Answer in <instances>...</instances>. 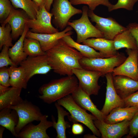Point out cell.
Listing matches in <instances>:
<instances>
[{
    "mask_svg": "<svg viewBox=\"0 0 138 138\" xmlns=\"http://www.w3.org/2000/svg\"><path fill=\"white\" fill-rule=\"evenodd\" d=\"M9 47L3 46L0 53V68L8 65L17 66L12 61L10 57L8 51Z\"/></svg>",
    "mask_w": 138,
    "mask_h": 138,
    "instance_id": "obj_35",
    "label": "cell"
},
{
    "mask_svg": "<svg viewBox=\"0 0 138 138\" xmlns=\"http://www.w3.org/2000/svg\"><path fill=\"white\" fill-rule=\"evenodd\" d=\"M95 134L91 135L90 134H87L85 135L84 136V137L85 138H99Z\"/></svg>",
    "mask_w": 138,
    "mask_h": 138,
    "instance_id": "obj_43",
    "label": "cell"
},
{
    "mask_svg": "<svg viewBox=\"0 0 138 138\" xmlns=\"http://www.w3.org/2000/svg\"><path fill=\"white\" fill-rule=\"evenodd\" d=\"M29 18L23 10L14 9L7 18L1 24H8L11 29L13 39L16 40L23 33L27 19Z\"/></svg>",
    "mask_w": 138,
    "mask_h": 138,
    "instance_id": "obj_18",
    "label": "cell"
},
{
    "mask_svg": "<svg viewBox=\"0 0 138 138\" xmlns=\"http://www.w3.org/2000/svg\"><path fill=\"white\" fill-rule=\"evenodd\" d=\"M8 68L4 67L0 68V84L7 87L10 86Z\"/></svg>",
    "mask_w": 138,
    "mask_h": 138,
    "instance_id": "obj_37",
    "label": "cell"
},
{
    "mask_svg": "<svg viewBox=\"0 0 138 138\" xmlns=\"http://www.w3.org/2000/svg\"><path fill=\"white\" fill-rule=\"evenodd\" d=\"M126 28L134 38L138 49V23L136 22L130 23Z\"/></svg>",
    "mask_w": 138,
    "mask_h": 138,
    "instance_id": "obj_39",
    "label": "cell"
},
{
    "mask_svg": "<svg viewBox=\"0 0 138 138\" xmlns=\"http://www.w3.org/2000/svg\"><path fill=\"white\" fill-rule=\"evenodd\" d=\"M72 131L75 135L81 134L84 131V128L81 124L77 123H74L72 126Z\"/></svg>",
    "mask_w": 138,
    "mask_h": 138,
    "instance_id": "obj_40",
    "label": "cell"
},
{
    "mask_svg": "<svg viewBox=\"0 0 138 138\" xmlns=\"http://www.w3.org/2000/svg\"><path fill=\"white\" fill-rule=\"evenodd\" d=\"M82 43L99 51L107 58L115 56L119 53L115 49L113 40L102 38H92L86 39Z\"/></svg>",
    "mask_w": 138,
    "mask_h": 138,
    "instance_id": "obj_20",
    "label": "cell"
},
{
    "mask_svg": "<svg viewBox=\"0 0 138 138\" xmlns=\"http://www.w3.org/2000/svg\"><path fill=\"white\" fill-rule=\"evenodd\" d=\"M138 136V111L130 121L129 131L127 138H132Z\"/></svg>",
    "mask_w": 138,
    "mask_h": 138,
    "instance_id": "obj_36",
    "label": "cell"
},
{
    "mask_svg": "<svg viewBox=\"0 0 138 138\" xmlns=\"http://www.w3.org/2000/svg\"><path fill=\"white\" fill-rule=\"evenodd\" d=\"M113 40L115 49L117 50L124 48L138 50L134 38L127 28L117 35Z\"/></svg>",
    "mask_w": 138,
    "mask_h": 138,
    "instance_id": "obj_28",
    "label": "cell"
},
{
    "mask_svg": "<svg viewBox=\"0 0 138 138\" xmlns=\"http://www.w3.org/2000/svg\"><path fill=\"white\" fill-rule=\"evenodd\" d=\"M23 49L24 52L28 56H36L46 54V52L42 50L39 41L32 38H25Z\"/></svg>",
    "mask_w": 138,
    "mask_h": 138,
    "instance_id": "obj_30",
    "label": "cell"
},
{
    "mask_svg": "<svg viewBox=\"0 0 138 138\" xmlns=\"http://www.w3.org/2000/svg\"><path fill=\"white\" fill-rule=\"evenodd\" d=\"M138 0H118L114 5L112 4L108 8L109 11L120 8H124L128 10H133V6Z\"/></svg>",
    "mask_w": 138,
    "mask_h": 138,
    "instance_id": "obj_34",
    "label": "cell"
},
{
    "mask_svg": "<svg viewBox=\"0 0 138 138\" xmlns=\"http://www.w3.org/2000/svg\"><path fill=\"white\" fill-rule=\"evenodd\" d=\"M54 0H45L44 6L46 10L50 12L51 6L53 4Z\"/></svg>",
    "mask_w": 138,
    "mask_h": 138,
    "instance_id": "obj_41",
    "label": "cell"
},
{
    "mask_svg": "<svg viewBox=\"0 0 138 138\" xmlns=\"http://www.w3.org/2000/svg\"><path fill=\"white\" fill-rule=\"evenodd\" d=\"M39 7L44 5L45 0H32Z\"/></svg>",
    "mask_w": 138,
    "mask_h": 138,
    "instance_id": "obj_42",
    "label": "cell"
},
{
    "mask_svg": "<svg viewBox=\"0 0 138 138\" xmlns=\"http://www.w3.org/2000/svg\"><path fill=\"white\" fill-rule=\"evenodd\" d=\"M62 39L68 45L79 52L83 57L89 58H107L104 54L97 51L92 48L75 41L71 35L66 36Z\"/></svg>",
    "mask_w": 138,
    "mask_h": 138,
    "instance_id": "obj_26",
    "label": "cell"
},
{
    "mask_svg": "<svg viewBox=\"0 0 138 138\" xmlns=\"http://www.w3.org/2000/svg\"><path fill=\"white\" fill-rule=\"evenodd\" d=\"M22 89L8 87L0 93V110L19 104L23 100L20 96Z\"/></svg>",
    "mask_w": 138,
    "mask_h": 138,
    "instance_id": "obj_22",
    "label": "cell"
},
{
    "mask_svg": "<svg viewBox=\"0 0 138 138\" xmlns=\"http://www.w3.org/2000/svg\"><path fill=\"white\" fill-rule=\"evenodd\" d=\"M57 103L67 110L70 113L68 119L73 123L80 122L87 127L93 134L98 137L101 134L95 126L94 121L97 119L92 114L87 113L86 110L77 105L73 99L71 95H69L57 101Z\"/></svg>",
    "mask_w": 138,
    "mask_h": 138,
    "instance_id": "obj_3",
    "label": "cell"
},
{
    "mask_svg": "<svg viewBox=\"0 0 138 138\" xmlns=\"http://www.w3.org/2000/svg\"><path fill=\"white\" fill-rule=\"evenodd\" d=\"M72 29L71 27L68 26L61 31L51 34L36 33L28 30L26 37L34 38L38 40L42 50L45 52L55 45L60 39L66 36L72 35L73 33L71 31Z\"/></svg>",
    "mask_w": 138,
    "mask_h": 138,
    "instance_id": "obj_14",
    "label": "cell"
},
{
    "mask_svg": "<svg viewBox=\"0 0 138 138\" xmlns=\"http://www.w3.org/2000/svg\"><path fill=\"white\" fill-rule=\"evenodd\" d=\"M72 72L78 80V85L84 91L90 96L98 95L101 88L98 80L103 76L101 72L83 68L74 69Z\"/></svg>",
    "mask_w": 138,
    "mask_h": 138,
    "instance_id": "obj_8",
    "label": "cell"
},
{
    "mask_svg": "<svg viewBox=\"0 0 138 138\" xmlns=\"http://www.w3.org/2000/svg\"><path fill=\"white\" fill-rule=\"evenodd\" d=\"M88 15L95 26L102 33L104 38L113 40L115 37L127 29L111 17L104 18L98 16L89 9Z\"/></svg>",
    "mask_w": 138,
    "mask_h": 138,
    "instance_id": "obj_9",
    "label": "cell"
},
{
    "mask_svg": "<svg viewBox=\"0 0 138 138\" xmlns=\"http://www.w3.org/2000/svg\"><path fill=\"white\" fill-rule=\"evenodd\" d=\"M53 22L61 30L67 26L70 18L77 14L82 13V10L75 8L68 0H54L51 12Z\"/></svg>",
    "mask_w": 138,
    "mask_h": 138,
    "instance_id": "obj_6",
    "label": "cell"
},
{
    "mask_svg": "<svg viewBox=\"0 0 138 138\" xmlns=\"http://www.w3.org/2000/svg\"><path fill=\"white\" fill-rule=\"evenodd\" d=\"M48 115H44L39 123L37 125L31 122L25 126L17 134L19 138H49L46 131L53 126V122L47 120Z\"/></svg>",
    "mask_w": 138,
    "mask_h": 138,
    "instance_id": "obj_15",
    "label": "cell"
},
{
    "mask_svg": "<svg viewBox=\"0 0 138 138\" xmlns=\"http://www.w3.org/2000/svg\"><path fill=\"white\" fill-rule=\"evenodd\" d=\"M55 106L57 113L58 119L56 122L54 117L52 116V119L53 122V127L54 128L57 133V138H66V129L70 128V125L69 123L65 120V116H68L70 114L69 112H67L62 108L57 102H55Z\"/></svg>",
    "mask_w": 138,
    "mask_h": 138,
    "instance_id": "obj_23",
    "label": "cell"
},
{
    "mask_svg": "<svg viewBox=\"0 0 138 138\" xmlns=\"http://www.w3.org/2000/svg\"><path fill=\"white\" fill-rule=\"evenodd\" d=\"M18 120L17 113L15 110L7 108L0 110V125L8 130L16 137L17 135L15 129Z\"/></svg>",
    "mask_w": 138,
    "mask_h": 138,
    "instance_id": "obj_24",
    "label": "cell"
},
{
    "mask_svg": "<svg viewBox=\"0 0 138 138\" xmlns=\"http://www.w3.org/2000/svg\"><path fill=\"white\" fill-rule=\"evenodd\" d=\"M124 107L138 108V90L123 99Z\"/></svg>",
    "mask_w": 138,
    "mask_h": 138,
    "instance_id": "obj_38",
    "label": "cell"
},
{
    "mask_svg": "<svg viewBox=\"0 0 138 138\" xmlns=\"http://www.w3.org/2000/svg\"><path fill=\"white\" fill-rule=\"evenodd\" d=\"M73 5L84 4L88 6L89 9L94 11L98 6L102 5L110 7L112 4L109 0H69Z\"/></svg>",
    "mask_w": 138,
    "mask_h": 138,
    "instance_id": "obj_32",
    "label": "cell"
},
{
    "mask_svg": "<svg viewBox=\"0 0 138 138\" xmlns=\"http://www.w3.org/2000/svg\"><path fill=\"white\" fill-rule=\"evenodd\" d=\"M78 86V80L73 75L53 79L40 87L38 97L51 104L71 95Z\"/></svg>",
    "mask_w": 138,
    "mask_h": 138,
    "instance_id": "obj_2",
    "label": "cell"
},
{
    "mask_svg": "<svg viewBox=\"0 0 138 138\" xmlns=\"http://www.w3.org/2000/svg\"><path fill=\"white\" fill-rule=\"evenodd\" d=\"M74 101L80 107L90 112L98 120L104 121L106 116L97 107L90 96L78 85L71 94Z\"/></svg>",
    "mask_w": 138,
    "mask_h": 138,
    "instance_id": "obj_17",
    "label": "cell"
},
{
    "mask_svg": "<svg viewBox=\"0 0 138 138\" xmlns=\"http://www.w3.org/2000/svg\"><path fill=\"white\" fill-rule=\"evenodd\" d=\"M130 121L126 120L113 124L105 122L96 119L94 121L102 138H120L128 134Z\"/></svg>",
    "mask_w": 138,
    "mask_h": 138,
    "instance_id": "obj_12",
    "label": "cell"
},
{
    "mask_svg": "<svg viewBox=\"0 0 138 138\" xmlns=\"http://www.w3.org/2000/svg\"><path fill=\"white\" fill-rule=\"evenodd\" d=\"M113 81L116 92L123 99L138 90V81L127 76H113Z\"/></svg>",
    "mask_w": 138,
    "mask_h": 138,
    "instance_id": "obj_19",
    "label": "cell"
},
{
    "mask_svg": "<svg viewBox=\"0 0 138 138\" xmlns=\"http://www.w3.org/2000/svg\"><path fill=\"white\" fill-rule=\"evenodd\" d=\"M29 28L26 24L24 31L15 44L9 49V55L12 61L17 65L19 64L28 56L24 50L23 43Z\"/></svg>",
    "mask_w": 138,
    "mask_h": 138,
    "instance_id": "obj_25",
    "label": "cell"
},
{
    "mask_svg": "<svg viewBox=\"0 0 138 138\" xmlns=\"http://www.w3.org/2000/svg\"><path fill=\"white\" fill-rule=\"evenodd\" d=\"M12 29L10 25L1 24L0 26V49L3 46L6 45L8 47H12L13 45L11 33Z\"/></svg>",
    "mask_w": 138,
    "mask_h": 138,
    "instance_id": "obj_31",
    "label": "cell"
},
{
    "mask_svg": "<svg viewBox=\"0 0 138 138\" xmlns=\"http://www.w3.org/2000/svg\"><path fill=\"white\" fill-rule=\"evenodd\" d=\"M10 74V84L12 87L26 89L27 80L25 71L22 66H11L8 68Z\"/></svg>",
    "mask_w": 138,
    "mask_h": 138,
    "instance_id": "obj_27",
    "label": "cell"
},
{
    "mask_svg": "<svg viewBox=\"0 0 138 138\" xmlns=\"http://www.w3.org/2000/svg\"><path fill=\"white\" fill-rule=\"evenodd\" d=\"M5 128L1 126L0 127V138H2L3 137V135L4 131L5 130Z\"/></svg>",
    "mask_w": 138,
    "mask_h": 138,
    "instance_id": "obj_44",
    "label": "cell"
},
{
    "mask_svg": "<svg viewBox=\"0 0 138 138\" xmlns=\"http://www.w3.org/2000/svg\"><path fill=\"white\" fill-rule=\"evenodd\" d=\"M52 14L48 11L44 5L39 7L36 19L28 18L26 24L31 29V31L40 34H51L59 32L58 29L52 24L51 19Z\"/></svg>",
    "mask_w": 138,
    "mask_h": 138,
    "instance_id": "obj_10",
    "label": "cell"
},
{
    "mask_svg": "<svg viewBox=\"0 0 138 138\" xmlns=\"http://www.w3.org/2000/svg\"><path fill=\"white\" fill-rule=\"evenodd\" d=\"M9 0H0V19L1 24L7 18L14 9Z\"/></svg>",
    "mask_w": 138,
    "mask_h": 138,
    "instance_id": "obj_33",
    "label": "cell"
},
{
    "mask_svg": "<svg viewBox=\"0 0 138 138\" xmlns=\"http://www.w3.org/2000/svg\"><path fill=\"white\" fill-rule=\"evenodd\" d=\"M24 70L27 80L34 75L45 74L52 69L49 64L46 53L36 56H28L19 64Z\"/></svg>",
    "mask_w": 138,
    "mask_h": 138,
    "instance_id": "obj_11",
    "label": "cell"
},
{
    "mask_svg": "<svg viewBox=\"0 0 138 138\" xmlns=\"http://www.w3.org/2000/svg\"><path fill=\"white\" fill-rule=\"evenodd\" d=\"M128 57L120 65L114 68L113 76L122 75L138 81V50L127 49Z\"/></svg>",
    "mask_w": 138,
    "mask_h": 138,
    "instance_id": "obj_13",
    "label": "cell"
},
{
    "mask_svg": "<svg viewBox=\"0 0 138 138\" xmlns=\"http://www.w3.org/2000/svg\"><path fill=\"white\" fill-rule=\"evenodd\" d=\"M105 76L107 80L106 98L104 105L100 111L106 116L113 109L124 107L123 99L118 95L114 87L112 73H107Z\"/></svg>",
    "mask_w": 138,
    "mask_h": 138,
    "instance_id": "obj_16",
    "label": "cell"
},
{
    "mask_svg": "<svg viewBox=\"0 0 138 138\" xmlns=\"http://www.w3.org/2000/svg\"><path fill=\"white\" fill-rule=\"evenodd\" d=\"M9 108L15 110L18 116V121L15 129L17 135L29 123L34 121H40L44 115L38 106L26 100Z\"/></svg>",
    "mask_w": 138,
    "mask_h": 138,
    "instance_id": "obj_7",
    "label": "cell"
},
{
    "mask_svg": "<svg viewBox=\"0 0 138 138\" xmlns=\"http://www.w3.org/2000/svg\"><path fill=\"white\" fill-rule=\"evenodd\" d=\"M89 8L86 6L82 8V15L78 19L69 21L68 25L71 27L77 34L76 42L80 43L91 38H104L102 32L90 21L88 15Z\"/></svg>",
    "mask_w": 138,
    "mask_h": 138,
    "instance_id": "obj_5",
    "label": "cell"
},
{
    "mask_svg": "<svg viewBox=\"0 0 138 138\" xmlns=\"http://www.w3.org/2000/svg\"><path fill=\"white\" fill-rule=\"evenodd\" d=\"M126 57L124 54L119 53L116 56L108 58H89L83 57L79 61V63L83 69L99 72L103 75L112 73L115 68L121 65Z\"/></svg>",
    "mask_w": 138,
    "mask_h": 138,
    "instance_id": "obj_4",
    "label": "cell"
},
{
    "mask_svg": "<svg viewBox=\"0 0 138 138\" xmlns=\"http://www.w3.org/2000/svg\"><path fill=\"white\" fill-rule=\"evenodd\" d=\"M45 52L49 64L54 72L60 75H72L74 69L83 68L79 63L83 55L62 39Z\"/></svg>",
    "mask_w": 138,
    "mask_h": 138,
    "instance_id": "obj_1",
    "label": "cell"
},
{
    "mask_svg": "<svg viewBox=\"0 0 138 138\" xmlns=\"http://www.w3.org/2000/svg\"><path fill=\"white\" fill-rule=\"evenodd\" d=\"M10 1L14 7L23 10L30 19L36 18L39 7L32 0H10Z\"/></svg>",
    "mask_w": 138,
    "mask_h": 138,
    "instance_id": "obj_29",
    "label": "cell"
},
{
    "mask_svg": "<svg viewBox=\"0 0 138 138\" xmlns=\"http://www.w3.org/2000/svg\"><path fill=\"white\" fill-rule=\"evenodd\" d=\"M138 111V108L134 107H116L106 116L104 121L107 123L113 124L126 120L130 121Z\"/></svg>",
    "mask_w": 138,
    "mask_h": 138,
    "instance_id": "obj_21",
    "label": "cell"
}]
</instances>
